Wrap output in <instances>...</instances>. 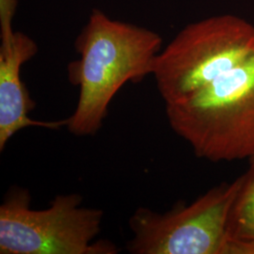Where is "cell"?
Returning <instances> with one entry per match:
<instances>
[{
  "label": "cell",
  "mask_w": 254,
  "mask_h": 254,
  "mask_svg": "<svg viewBox=\"0 0 254 254\" xmlns=\"http://www.w3.org/2000/svg\"><path fill=\"white\" fill-rule=\"evenodd\" d=\"M80 58L68 66L71 84L79 89L68 131L93 136L108 117L111 101L127 82L153 75L162 38L145 27L120 22L94 9L75 41Z\"/></svg>",
  "instance_id": "6da1fadb"
},
{
  "label": "cell",
  "mask_w": 254,
  "mask_h": 254,
  "mask_svg": "<svg viewBox=\"0 0 254 254\" xmlns=\"http://www.w3.org/2000/svg\"><path fill=\"white\" fill-rule=\"evenodd\" d=\"M173 132L210 162L254 156V52L207 86L165 106Z\"/></svg>",
  "instance_id": "7a4b0ae2"
},
{
  "label": "cell",
  "mask_w": 254,
  "mask_h": 254,
  "mask_svg": "<svg viewBox=\"0 0 254 254\" xmlns=\"http://www.w3.org/2000/svg\"><path fill=\"white\" fill-rule=\"evenodd\" d=\"M82 202L79 194H63L34 210L29 191L13 187L0 204V254H118L112 241L95 240L104 211Z\"/></svg>",
  "instance_id": "3957f363"
},
{
  "label": "cell",
  "mask_w": 254,
  "mask_h": 254,
  "mask_svg": "<svg viewBox=\"0 0 254 254\" xmlns=\"http://www.w3.org/2000/svg\"><path fill=\"white\" fill-rule=\"evenodd\" d=\"M254 52V26L233 14L184 27L157 56L153 76L165 106L187 99Z\"/></svg>",
  "instance_id": "277c9868"
},
{
  "label": "cell",
  "mask_w": 254,
  "mask_h": 254,
  "mask_svg": "<svg viewBox=\"0 0 254 254\" xmlns=\"http://www.w3.org/2000/svg\"><path fill=\"white\" fill-rule=\"evenodd\" d=\"M245 175L222 183L190 204L158 213L138 207L128 220L131 254H225L231 209Z\"/></svg>",
  "instance_id": "5b68a950"
},
{
  "label": "cell",
  "mask_w": 254,
  "mask_h": 254,
  "mask_svg": "<svg viewBox=\"0 0 254 254\" xmlns=\"http://www.w3.org/2000/svg\"><path fill=\"white\" fill-rule=\"evenodd\" d=\"M17 0H0V152L9 139L27 127L58 130L67 127L68 118L39 121L29 117L36 104L21 79V67L38 52L34 40L12 29Z\"/></svg>",
  "instance_id": "8992f818"
},
{
  "label": "cell",
  "mask_w": 254,
  "mask_h": 254,
  "mask_svg": "<svg viewBox=\"0 0 254 254\" xmlns=\"http://www.w3.org/2000/svg\"><path fill=\"white\" fill-rule=\"evenodd\" d=\"M244 175L229 217L227 245L235 242H254V167H251Z\"/></svg>",
  "instance_id": "52a82bcc"
},
{
  "label": "cell",
  "mask_w": 254,
  "mask_h": 254,
  "mask_svg": "<svg viewBox=\"0 0 254 254\" xmlns=\"http://www.w3.org/2000/svg\"><path fill=\"white\" fill-rule=\"evenodd\" d=\"M227 252V254H254V242L230 243Z\"/></svg>",
  "instance_id": "ba28073f"
},
{
  "label": "cell",
  "mask_w": 254,
  "mask_h": 254,
  "mask_svg": "<svg viewBox=\"0 0 254 254\" xmlns=\"http://www.w3.org/2000/svg\"><path fill=\"white\" fill-rule=\"evenodd\" d=\"M250 164H251V167H254V156L250 159Z\"/></svg>",
  "instance_id": "9c48e42d"
}]
</instances>
